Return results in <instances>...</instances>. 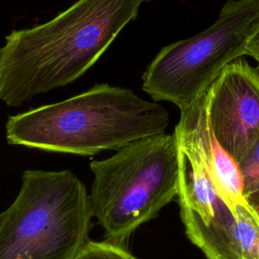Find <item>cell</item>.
I'll return each instance as SVG.
<instances>
[{"label": "cell", "mask_w": 259, "mask_h": 259, "mask_svg": "<svg viewBox=\"0 0 259 259\" xmlns=\"http://www.w3.org/2000/svg\"><path fill=\"white\" fill-rule=\"evenodd\" d=\"M168 123L169 114L159 103L144 100L128 88L102 83L9 116L5 137L10 145L93 156L163 134Z\"/></svg>", "instance_id": "obj_2"}, {"label": "cell", "mask_w": 259, "mask_h": 259, "mask_svg": "<svg viewBox=\"0 0 259 259\" xmlns=\"http://www.w3.org/2000/svg\"><path fill=\"white\" fill-rule=\"evenodd\" d=\"M246 195L259 190V137L238 162Z\"/></svg>", "instance_id": "obj_10"}, {"label": "cell", "mask_w": 259, "mask_h": 259, "mask_svg": "<svg viewBox=\"0 0 259 259\" xmlns=\"http://www.w3.org/2000/svg\"><path fill=\"white\" fill-rule=\"evenodd\" d=\"M206 113L220 145L239 162L259 137V72L229 64L206 92Z\"/></svg>", "instance_id": "obj_7"}, {"label": "cell", "mask_w": 259, "mask_h": 259, "mask_svg": "<svg viewBox=\"0 0 259 259\" xmlns=\"http://www.w3.org/2000/svg\"><path fill=\"white\" fill-rule=\"evenodd\" d=\"M91 219L89 194L71 170H24L0 212V259H77Z\"/></svg>", "instance_id": "obj_4"}, {"label": "cell", "mask_w": 259, "mask_h": 259, "mask_svg": "<svg viewBox=\"0 0 259 259\" xmlns=\"http://www.w3.org/2000/svg\"><path fill=\"white\" fill-rule=\"evenodd\" d=\"M206 91L192 105L180 110L174 130L179 158L180 215L186 236L207 259H239L235 213L214 183L201 141L200 116Z\"/></svg>", "instance_id": "obj_6"}, {"label": "cell", "mask_w": 259, "mask_h": 259, "mask_svg": "<svg viewBox=\"0 0 259 259\" xmlns=\"http://www.w3.org/2000/svg\"><path fill=\"white\" fill-rule=\"evenodd\" d=\"M246 200L252 207V209L256 212V214L259 217V190L246 195Z\"/></svg>", "instance_id": "obj_13"}, {"label": "cell", "mask_w": 259, "mask_h": 259, "mask_svg": "<svg viewBox=\"0 0 259 259\" xmlns=\"http://www.w3.org/2000/svg\"><path fill=\"white\" fill-rule=\"evenodd\" d=\"M77 259H139L124 245L108 241H89Z\"/></svg>", "instance_id": "obj_11"}, {"label": "cell", "mask_w": 259, "mask_h": 259, "mask_svg": "<svg viewBox=\"0 0 259 259\" xmlns=\"http://www.w3.org/2000/svg\"><path fill=\"white\" fill-rule=\"evenodd\" d=\"M151 0H78L54 18L14 29L0 47V99L16 107L84 75Z\"/></svg>", "instance_id": "obj_1"}, {"label": "cell", "mask_w": 259, "mask_h": 259, "mask_svg": "<svg viewBox=\"0 0 259 259\" xmlns=\"http://www.w3.org/2000/svg\"><path fill=\"white\" fill-rule=\"evenodd\" d=\"M200 135L214 183L222 197L235 213L237 204L247 202L243 178L238 162L220 145L213 136L206 113V98L200 116Z\"/></svg>", "instance_id": "obj_8"}, {"label": "cell", "mask_w": 259, "mask_h": 259, "mask_svg": "<svg viewBox=\"0 0 259 259\" xmlns=\"http://www.w3.org/2000/svg\"><path fill=\"white\" fill-rule=\"evenodd\" d=\"M89 203L105 241L124 245L143 224L177 196L176 137L166 133L134 141L111 157L90 163Z\"/></svg>", "instance_id": "obj_3"}, {"label": "cell", "mask_w": 259, "mask_h": 259, "mask_svg": "<svg viewBox=\"0 0 259 259\" xmlns=\"http://www.w3.org/2000/svg\"><path fill=\"white\" fill-rule=\"evenodd\" d=\"M235 218L239 259H259V217L245 202L236 205Z\"/></svg>", "instance_id": "obj_9"}, {"label": "cell", "mask_w": 259, "mask_h": 259, "mask_svg": "<svg viewBox=\"0 0 259 259\" xmlns=\"http://www.w3.org/2000/svg\"><path fill=\"white\" fill-rule=\"evenodd\" d=\"M244 55L252 57L259 64V22L254 27L246 41Z\"/></svg>", "instance_id": "obj_12"}, {"label": "cell", "mask_w": 259, "mask_h": 259, "mask_svg": "<svg viewBox=\"0 0 259 259\" xmlns=\"http://www.w3.org/2000/svg\"><path fill=\"white\" fill-rule=\"evenodd\" d=\"M259 22V0H230L217 20L191 37L160 50L143 74V90L153 100L183 110L192 105L232 62L244 56Z\"/></svg>", "instance_id": "obj_5"}]
</instances>
